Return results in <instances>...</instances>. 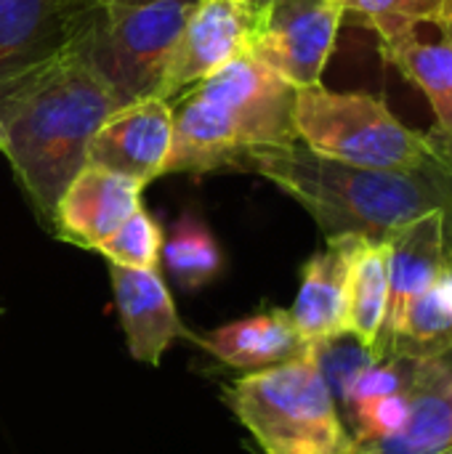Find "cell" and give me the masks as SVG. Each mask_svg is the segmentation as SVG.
Returning a JSON list of instances; mask_svg holds the SVG:
<instances>
[{
	"instance_id": "cell-20",
	"label": "cell",
	"mask_w": 452,
	"mask_h": 454,
	"mask_svg": "<svg viewBox=\"0 0 452 454\" xmlns=\"http://www.w3.org/2000/svg\"><path fill=\"white\" fill-rule=\"evenodd\" d=\"M344 21H354L378 35V40L397 37L421 24H437L448 0H336Z\"/></svg>"
},
{
	"instance_id": "cell-6",
	"label": "cell",
	"mask_w": 452,
	"mask_h": 454,
	"mask_svg": "<svg viewBox=\"0 0 452 454\" xmlns=\"http://www.w3.org/2000/svg\"><path fill=\"white\" fill-rule=\"evenodd\" d=\"M197 0H104L77 53L107 85L117 106L157 96L176 40Z\"/></svg>"
},
{
	"instance_id": "cell-16",
	"label": "cell",
	"mask_w": 452,
	"mask_h": 454,
	"mask_svg": "<svg viewBox=\"0 0 452 454\" xmlns=\"http://www.w3.org/2000/svg\"><path fill=\"white\" fill-rule=\"evenodd\" d=\"M357 237L328 239L301 271V287L288 309L306 346L346 333V285Z\"/></svg>"
},
{
	"instance_id": "cell-28",
	"label": "cell",
	"mask_w": 452,
	"mask_h": 454,
	"mask_svg": "<svg viewBox=\"0 0 452 454\" xmlns=\"http://www.w3.org/2000/svg\"><path fill=\"white\" fill-rule=\"evenodd\" d=\"M445 454H452V452H445Z\"/></svg>"
},
{
	"instance_id": "cell-17",
	"label": "cell",
	"mask_w": 452,
	"mask_h": 454,
	"mask_svg": "<svg viewBox=\"0 0 452 454\" xmlns=\"http://www.w3.org/2000/svg\"><path fill=\"white\" fill-rule=\"evenodd\" d=\"M210 356L226 367L258 372L306 354V343L293 327L288 309H269L226 322L194 338Z\"/></svg>"
},
{
	"instance_id": "cell-13",
	"label": "cell",
	"mask_w": 452,
	"mask_h": 454,
	"mask_svg": "<svg viewBox=\"0 0 452 454\" xmlns=\"http://www.w3.org/2000/svg\"><path fill=\"white\" fill-rule=\"evenodd\" d=\"M445 213L432 210L386 237L389 245V303L378 340V356L397 340L410 306L437 282L445 253Z\"/></svg>"
},
{
	"instance_id": "cell-7",
	"label": "cell",
	"mask_w": 452,
	"mask_h": 454,
	"mask_svg": "<svg viewBox=\"0 0 452 454\" xmlns=\"http://www.w3.org/2000/svg\"><path fill=\"white\" fill-rule=\"evenodd\" d=\"M104 0H0V104L67 59Z\"/></svg>"
},
{
	"instance_id": "cell-23",
	"label": "cell",
	"mask_w": 452,
	"mask_h": 454,
	"mask_svg": "<svg viewBox=\"0 0 452 454\" xmlns=\"http://www.w3.org/2000/svg\"><path fill=\"white\" fill-rule=\"evenodd\" d=\"M432 287H434L437 298L442 301V306L450 311V317H452V263L450 261L442 266V271H440V277H437V282H434Z\"/></svg>"
},
{
	"instance_id": "cell-9",
	"label": "cell",
	"mask_w": 452,
	"mask_h": 454,
	"mask_svg": "<svg viewBox=\"0 0 452 454\" xmlns=\"http://www.w3.org/2000/svg\"><path fill=\"white\" fill-rule=\"evenodd\" d=\"M256 11L242 0H197L170 53L157 98L176 101L205 77L250 53Z\"/></svg>"
},
{
	"instance_id": "cell-25",
	"label": "cell",
	"mask_w": 452,
	"mask_h": 454,
	"mask_svg": "<svg viewBox=\"0 0 452 454\" xmlns=\"http://www.w3.org/2000/svg\"><path fill=\"white\" fill-rule=\"evenodd\" d=\"M445 253L452 263V207L445 213Z\"/></svg>"
},
{
	"instance_id": "cell-8",
	"label": "cell",
	"mask_w": 452,
	"mask_h": 454,
	"mask_svg": "<svg viewBox=\"0 0 452 454\" xmlns=\"http://www.w3.org/2000/svg\"><path fill=\"white\" fill-rule=\"evenodd\" d=\"M344 11L336 0H272L256 13L253 48L296 90L322 85Z\"/></svg>"
},
{
	"instance_id": "cell-2",
	"label": "cell",
	"mask_w": 452,
	"mask_h": 454,
	"mask_svg": "<svg viewBox=\"0 0 452 454\" xmlns=\"http://www.w3.org/2000/svg\"><path fill=\"white\" fill-rule=\"evenodd\" d=\"M115 109L117 101L77 51L0 104V149L45 226L88 165L93 133Z\"/></svg>"
},
{
	"instance_id": "cell-10",
	"label": "cell",
	"mask_w": 452,
	"mask_h": 454,
	"mask_svg": "<svg viewBox=\"0 0 452 454\" xmlns=\"http://www.w3.org/2000/svg\"><path fill=\"white\" fill-rule=\"evenodd\" d=\"M173 144V106L165 98H141L117 106L88 144V165L120 173L141 186L165 176Z\"/></svg>"
},
{
	"instance_id": "cell-12",
	"label": "cell",
	"mask_w": 452,
	"mask_h": 454,
	"mask_svg": "<svg viewBox=\"0 0 452 454\" xmlns=\"http://www.w3.org/2000/svg\"><path fill=\"white\" fill-rule=\"evenodd\" d=\"M141 192L133 178L85 165L61 194L51 229L64 242L99 250L141 207Z\"/></svg>"
},
{
	"instance_id": "cell-27",
	"label": "cell",
	"mask_w": 452,
	"mask_h": 454,
	"mask_svg": "<svg viewBox=\"0 0 452 454\" xmlns=\"http://www.w3.org/2000/svg\"><path fill=\"white\" fill-rule=\"evenodd\" d=\"M112 3H147V0H112Z\"/></svg>"
},
{
	"instance_id": "cell-21",
	"label": "cell",
	"mask_w": 452,
	"mask_h": 454,
	"mask_svg": "<svg viewBox=\"0 0 452 454\" xmlns=\"http://www.w3.org/2000/svg\"><path fill=\"white\" fill-rule=\"evenodd\" d=\"M309 351H312V359H314L328 391L333 394V399L338 404V412L344 415V407L349 402L354 383L381 356L373 348H368L365 343H360L352 333H341L328 340L312 343Z\"/></svg>"
},
{
	"instance_id": "cell-11",
	"label": "cell",
	"mask_w": 452,
	"mask_h": 454,
	"mask_svg": "<svg viewBox=\"0 0 452 454\" xmlns=\"http://www.w3.org/2000/svg\"><path fill=\"white\" fill-rule=\"evenodd\" d=\"M408 426L389 439L352 442L349 454H445L452 452V343L413 359Z\"/></svg>"
},
{
	"instance_id": "cell-15",
	"label": "cell",
	"mask_w": 452,
	"mask_h": 454,
	"mask_svg": "<svg viewBox=\"0 0 452 454\" xmlns=\"http://www.w3.org/2000/svg\"><path fill=\"white\" fill-rule=\"evenodd\" d=\"M381 51L429 98L434 128L426 136L452 165V43L440 24H421L381 40Z\"/></svg>"
},
{
	"instance_id": "cell-4",
	"label": "cell",
	"mask_w": 452,
	"mask_h": 454,
	"mask_svg": "<svg viewBox=\"0 0 452 454\" xmlns=\"http://www.w3.org/2000/svg\"><path fill=\"white\" fill-rule=\"evenodd\" d=\"M226 402L261 454L352 452V434L309 348L285 364L245 372L226 388Z\"/></svg>"
},
{
	"instance_id": "cell-22",
	"label": "cell",
	"mask_w": 452,
	"mask_h": 454,
	"mask_svg": "<svg viewBox=\"0 0 452 454\" xmlns=\"http://www.w3.org/2000/svg\"><path fill=\"white\" fill-rule=\"evenodd\" d=\"M160 250H163V231L144 207H139L107 242L99 245V253L112 266L136 269V271H157Z\"/></svg>"
},
{
	"instance_id": "cell-18",
	"label": "cell",
	"mask_w": 452,
	"mask_h": 454,
	"mask_svg": "<svg viewBox=\"0 0 452 454\" xmlns=\"http://www.w3.org/2000/svg\"><path fill=\"white\" fill-rule=\"evenodd\" d=\"M389 303V245L357 237L346 285V333L368 348H378ZM378 354V351H376Z\"/></svg>"
},
{
	"instance_id": "cell-5",
	"label": "cell",
	"mask_w": 452,
	"mask_h": 454,
	"mask_svg": "<svg viewBox=\"0 0 452 454\" xmlns=\"http://www.w3.org/2000/svg\"><path fill=\"white\" fill-rule=\"evenodd\" d=\"M293 125L298 144L357 168L421 170L440 157L426 133L410 130L370 93H338L325 85L296 90Z\"/></svg>"
},
{
	"instance_id": "cell-26",
	"label": "cell",
	"mask_w": 452,
	"mask_h": 454,
	"mask_svg": "<svg viewBox=\"0 0 452 454\" xmlns=\"http://www.w3.org/2000/svg\"><path fill=\"white\" fill-rule=\"evenodd\" d=\"M242 3H245V5H248L250 11H256V13H258V11H261L264 5H269L272 0H242Z\"/></svg>"
},
{
	"instance_id": "cell-19",
	"label": "cell",
	"mask_w": 452,
	"mask_h": 454,
	"mask_svg": "<svg viewBox=\"0 0 452 454\" xmlns=\"http://www.w3.org/2000/svg\"><path fill=\"white\" fill-rule=\"evenodd\" d=\"M160 261L165 263L168 274L189 293L210 285L224 269V255L216 237L192 213L181 215L168 239H163Z\"/></svg>"
},
{
	"instance_id": "cell-1",
	"label": "cell",
	"mask_w": 452,
	"mask_h": 454,
	"mask_svg": "<svg viewBox=\"0 0 452 454\" xmlns=\"http://www.w3.org/2000/svg\"><path fill=\"white\" fill-rule=\"evenodd\" d=\"M242 170L266 178L296 200L317 221L325 239H386L432 210L452 207V165L442 154L421 170H373L290 144L250 154Z\"/></svg>"
},
{
	"instance_id": "cell-24",
	"label": "cell",
	"mask_w": 452,
	"mask_h": 454,
	"mask_svg": "<svg viewBox=\"0 0 452 454\" xmlns=\"http://www.w3.org/2000/svg\"><path fill=\"white\" fill-rule=\"evenodd\" d=\"M437 24H440V29L445 32V37L452 43V0L445 3V11H442V16H440Z\"/></svg>"
},
{
	"instance_id": "cell-14",
	"label": "cell",
	"mask_w": 452,
	"mask_h": 454,
	"mask_svg": "<svg viewBox=\"0 0 452 454\" xmlns=\"http://www.w3.org/2000/svg\"><path fill=\"white\" fill-rule=\"evenodd\" d=\"M109 279L131 356L157 367L170 343L186 335L163 277L157 271H136L109 263Z\"/></svg>"
},
{
	"instance_id": "cell-3",
	"label": "cell",
	"mask_w": 452,
	"mask_h": 454,
	"mask_svg": "<svg viewBox=\"0 0 452 454\" xmlns=\"http://www.w3.org/2000/svg\"><path fill=\"white\" fill-rule=\"evenodd\" d=\"M173 106L168 173L242 170L261 149L298 144L296 88L256 53H245L181 93Z\"/></svg>"
}]
</instances>
